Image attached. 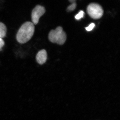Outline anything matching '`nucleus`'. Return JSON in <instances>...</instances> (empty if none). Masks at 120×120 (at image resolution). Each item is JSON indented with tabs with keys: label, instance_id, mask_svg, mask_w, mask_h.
Instances as JSON below:
<instances>
[{
	"label": "nucleus",
	"instance_id": "nucleus-10",
	"mask_svg": "<svg viewBox=\"0 0 120 120\" xmlns=\"http://www.w3.org/2000/svg\"><path fill=\"white\" fill-rule=\"evenodd\" d=\"M5 44L4 41L2 38H0V49H1L4 46Z\"/></svg>",
	"mask_w": 120,
	"mask_h": 120
},
{
	"label": "nucleus",
	"instance_id": "nucleus-8",
	"mask_svg": "<svg viewBox=\"0 0 120 120\" xmlns=\"http://www.w3.org/2000/svg\"><path fill=\"white\" fill-rule=\"evenodd\" d=\"M84 13L83 11H81L77 14L75 16V19H76L79 20L82 18L83 17L84 15Z\"/></svg>",
	"mask_w": 120,
	"mask_h": 120
},
{
	"label": "nucleus",
	"instance_id": "nucleus-1",
	"mask_svg": "<svg viewBox=\"0 0 120 120\" xmlns=\"http://www.w3.org/2000/svg\"><path fill=\"white\" fill-rule=\"evenodd\" d=\"M34 31V24L32 22H26L20 27L17 32V41L20 44L26 43L32 38Z\"/></svg>",
	"mask_w": 120,
	"mask_h": 120
},
{
	"label": "nucleus",
	"instance_id": "nucleus-5",
	"mask_svg": "<svg viewBox=\"0 0 120 120\" xmlns=\"http://www.w3.org/2000/svg\"><path fill=\"white\" fill-rule=\"evenodd\" d=\"M47 52L45 49H42L39 51L36 55V60L39 64L42 65L45 64L47 60Z\"/></svg>",
	"mask_w": 120,
	"mask_h": 120
},
{
	"label": "nucleus",
	"instance_id": "nucleus-7",
	"mask_svg": "<svg viewBox=\"0 0 120 120\" xmlns=\"http://www.w3.org/2000/svg\"><path fill=\"white\" fill-rule=\"evenodd\" d=\"M76 4L75 2H74L68 7L67 8V11H74L76 8Z\"/></svg>",
	"mask_w": 120,
	"mask_h": 120
},
{
	"label": "nucleus",
	"instance_id": "nucleus-3",
	"mask_svg": "<svg viewBox=\"0 0 120 120\" xmlns=\"http://www.w3.org/2000/svg\"><path fill=\"white\" fill-rule=\"evenodd\" d=\"M87 12L90 17L94 19H100L103 13L102 7L96 3H92L89 4L87 8Z\"/></svg>",
	"mask_w": 120,
	"mask_h": 120
},
{
	"label": "nucleus",
	"instance_id": "nucleus-4",
	"mask_svg": "<svg viewBox=\"0 0 120 120\" xmlns=\"http://www.w3.org/2000/svg\"><path fill=\"white\" fill-rule=\"evenodd\" d=\"M45 12V9L43 6L41 5H37L33 10L31 13V20L34 24H38L39 19Z\"/></svg>",
	"mask_w": 120,
	"mask_h": 120
},
{
	"label": "nucleus",
	"instance_id": "nucleus-2",
	"mask_svg": "<svg viewBox=\"0 0 120 120\" xmlns=\"http://www.w3.org/2000/svg\"><path fill=\"white\" fill-rule=\"evenodd\" d=\"M48 38L51 42L62 45L66 41L67 35L62 27L58 26L56 30H52L50 31Z\"/></svg>",
	"mask_w": 120,
	"mask_h": 120
},
{
	"label": "nucleus",
	"instance_id": "nucleus-11",
	"mask_svg": "<svg viewBox=\"0 0 120 120\" xmlns=\"http://www.w3.org/2000/svg\"><path fill=\"white\" fill-rule=\"evenodd\" d=\"M69 1H70V2H71V3H74V2H75V1L74 0H70Z\"/></svg>",
	"mask_w": 120,
	"mask_h": 120
},
{
	"label": "nucleus",
	"instance_id": "nucleus-9",
	"mask_svg": "<svg viewBox=\"0 0 120 120\" xmlns=\"http://www.w3.org/2000/svg\"><path fill=\"white\" fill-rule=\"evenodd\" d=\"M95 25L94 23H91L87 27H86V30L87 31H90L94 28Z\"/></svg>",
	"mask_w": 120,
	"mask_h": 120
},
{
	"label": "nucleus",
	"instance_id": "nucleus-6",
	"mask_svg": "<svg viewBox=\"0 0 120 120\" xmlns=\"http://www.w3.org/2000/svg\"><path fill=\"white\" fill-rule=\"evenodd\" d=\"M7 27L4 24L0 22V38H4L6 37Z\"/></svg>",
	"mask_w": 120,
	"mask_h": 120
}]
</instances>
